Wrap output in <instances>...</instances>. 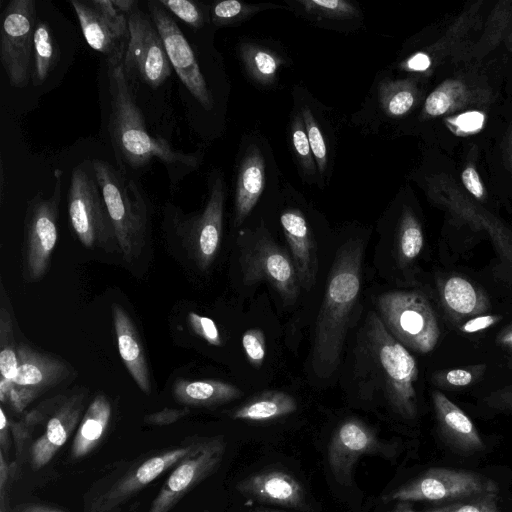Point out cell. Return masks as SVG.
I'll use <instances>...</instances> for the list:
<instances>
[{
	"mask_svg": "<svg viewBox=\"0 0 512 512\" xmlns=\"http://www.w3.org/2000/svg\"><path fill=\"white\" fill-rule=\"evenodd\" d=\"M364 244L346 241L338 250L316 320L312 368L319 378H328L338 367L351 311L361 286Z\"/></svg>",
	"mask_w": 512,
	"mask_h": 512,
	"instance_id": "obj_1",
	"label": "cell"
},
{
	"mask_svg": "<svg viewBox=\"0 0 512 512\" xmlns=\"http://www.w3.org/2000/svg\"><path fill=\"white\" fill-rule=\"evenodd\" d=\"M110 95L109 131L120 159L133 169L158 159L166 165L195 169L199 158L174 150L168 141L153 137L147 130L144 116L137 106L124 71L123 60L107 61Z\"/></svg>",
	"mask_w": 512,
	"mask_h": 512,
	"instance_id": "obj_2",
	"label": "cell"
},
{
	"mask_svg": "<svg viewBox=\"0 0 512 512\" xmlns=\"http://www.w3.org/2000/svg\"><path fill=\"white\" fill-rule=\"evenodd\" d=\"M91 164L118 247L127 261L137 259L147 233L145 197L132 180L108 162L95 159Z\"/></svg>",
	"mask_w": 512,
	"mask_h": 512,
	"instance_id": "obj_3",
	"label": "cell"
},
{
	"mask_svg": "<svg viewBox=\"0 0 512 512\" xmlns=\"http://www.w3.org/2000/svg\"><path fill=\"white\" fill-rule=\"evenodd\" d=\"M367 337L383 373L385 393L391 407L402 418L414 419L417 416L415 383L418 378L414 358L375 312L368 315Z\"/></svg>",
	"mask_w": 512,
	"mask_h": 512,
	"instance_id": "obj_4",
	"label": "cell"
},
{
	"mask_svg": "<svg viewBox=\"0 0 512 512\" xmlns=\"http://www.w3.org/2000/svg\"><path fill=\"white\" fill-rule=\"evenodd\" d=\"M239 264L242 281L253 285L270 284L285 303H293L299 294V280L290 255L264 228L241 236Z\"/></svg>",
	"mask_w": 512,
	"mask_h": 512,
	"instance_id": "obj_5",
	"label": "cell"
},
{
	"mask_svg": "<svg viewBox=\"0 0 512 512\" xmlns=\"http://www.w3.org/2000/svg\"><path fill=\"white\" fill-rule=\"evenodd\" d=\"M381 320L405 347L420 353L433 350L440 336L435 313L427 299L415 291H393L377 300Z\"/></svg>",
	"mask_w": 512,
	"mask_h": 512,
	"instance_id": "obj_6",
	"label": "cell"
},
{
	"mask_svg": "<svg viewBox=\"0 0 512 512\" xmlns=\"http://www.w3.org/2000/svg\"><path fill=\"white\" fill-rule=\"evenodd\" d=\"M498 491L494 480L474 471L434 467L385 494L382 500L386 503L424 501L447 504Z\"/></svg>",
	"mask_w": 512,
	"mask_h": 512,
	"instance_id": "obj_7",
	"label": "cell"
},
{
	"mask_svg": "<svg viewBox=\"0 0 512 512\" xmlns=\"http://www.w3.org/2000/svg\"><path fill=\"white\" fill-rule=\"evenodd\" d=\"M54 176L52 195L45 199L37 193L28 203L23 245V276L28 282H36L44 277L58 239L62 171L56 169Z\"/></svg>",
	"mask_w": 512,
	"mask_h": 512,
	"instance_id": "obj_8",
	"label": "cell"
},
{
	"mask_svg": "<svg viewBox=\"0 0 512 512\" xmlns=\"http://www.w3.org/2000/svg\"><path fill=\"white\" fill-rule=\"evenodd\" d=\"M67 200L69 221L78 240L87 248L108 249L116 241L114 229L95 177L82 166L72 173Z\"/></svg>",
	"mask_w": 512,
	"mask_h": 512,
	"instance_id": "obj_9",
	"label": "cell"
},
{
	"mask_svg": "<svg viewBox=\"0 0 512 512\" xmlns=\"http://www.w3.org/2000/svg\"><path fill=\"white\" fill-rule=\"evenodd\" d=\"M34 0H12L2 13L0 61L11 86L24 88L31 80L36 25Z\"/></svg>",
	"mask_w": 512,
	"mask_h": 512,
	"instance_id": "obj_10",
	"label": "cell"
},
{
	"mask_svg": "<svg viewBox=\"0 0 512 512\" xmlns=\"http://www.w3.org/2000/svg\"><path fill=\"white\" fill-rule=\"evenodd\" d=\"M129 38L123 59L126 76L134 75L158 87L171 75L172 65L150 15L138 7L128 16Z\"/></svg>",
	"mask_w": 512,
	"mask_h": 512,
	"instance_id": "obj_11",
	"label": "cell"
},
{
	"mask_svg": "<svg viewBox=\"0 0 512 512\" xmlns=\"http://www.w3.org/2000/svg\"><path fill=\"white\" fill-rule=\"evenodd\" d=\"M225 450L223 436L202 438L197 449L175 466L147 512H170L189 491L218 469Z\"/></svg>",
	"mask_w": 512,
	"mask_h": 512,
	"instance_id": "obj_12",
	"label": "cell"
},
{
	"mask_svg": "<svg viewBox=\"0 0 512 512\" xmlns=\"http://www.w3.org/2000/svg\"><path fill=\"white\" fill-rule=\"evenodd\" d=\"M396 445L382 441L376 432L357 418L344 420L334 431L328 446V463L336 481L351 485L353 468L361 456L392 457Z\"/></svg>",
	"mask_w": 512,
	"mask_h": 512,
	"instance_id": "obj_13",
	"label": "cell"
},
{
	"mask_svg": "<svg viewBox=\"0 0 512 512\" xmlns=\"http://www.w3.org/2000/svg\"><path fill=\"white\" fill-rule=\"evenodd\" d=\"M147 6L169 61L179 79L205 110H211L213 108L211 93L193 50L179 26L159 1H148Z\"/></svg>",
	"mask_w": 512,
	"mask_h": 512,
	"instance_id": "obj_14",
	"label": "cell"
},
{
	"mask_svg": "<svg viewBox=\"0 0 512 512\" xmlns=\"http://www.w3.org/2000/svg\"><path fill=\"white\" fill-rule=\"evenodd\" d=\"M201 441L202 438H193L182 446L162 451L133 466L95 499L87 512H118L131 497L195 451Z\"/></svg>",
	"mask_w": 512,
	"mask_h": 512,
	"instance_id": "obj_15",
	"label": "cell"
},
{
	"mask_svg": "<svg viewBox=\"0 0 512 512\" xmlns=\"http://www.w3.org/2000/svg\"><path fill=\"white\" fill-rule=\"evenodd\" d=\"M224 199L223 179L217 176L211 184L203 211L186 219L179 227L184 247L197 267L203 271L211 266L220 248Z\"/></svg>",
	"mask_w": 512,
	"mask_h": 512,
	"instance_id": "obj_16",
	"label": "cell"
},
{
	"mask_svg": "<svg viewBox=\"0 0 512 512\" xmlns=\"http://www.w3.org/2000/svg\"><path fill=\"white\" fill-rule=\"evenodd\" d=\"M236 490L255 501L298 510H307L302 484L290 473L269 469L251 474L236 485Z\"/></svg>",
	"mask_w": 512,
	"mask_h": 512,
	"instance_id": "obj_17",
	"label": "cell"
},
{
	"mask_svg": "<svg viewBox=\"0 0 512 512\" xmlns=\"http://www.w3.org/2000/svg\"><path fill=\"white\" fill-rule=\"evenodd\" d=\"M280 223L300 287L309 291L316 282L318 272L317 244L312 231L303 213L298 209L283 211Z\"/></svg>",
	"mask_w": 512,
	"mask_h": 512,
	"instance_id": "obj_18",
	"label": "cell"
},
{
	"mask_svg": "<svg viewBox=\"0 0 512 512\" xmlns=\"http://www.w3.org/2000/svg\"><path fill=\"white\" fill-rule=\"evenodd\" d=\"M83 402L82 394L72 395L55 410L44 433L30 447V465L34 470L47 465L67 442L80 421Z\"/></svg>",
	"mask_w": 512,
	"mask_h": 512,
	"instance_id": "obj_19",
	"label": "cell"
},
{
	"mask_svg": "<svg viewBox=\"0 0 512 512\" xmlns=\"http://www.w3.org/2000/svg\"><path fill=\"white\" fill-rule=\"evenodd\" d=\"M438 431L455 452L470 455L485 449L483 440L470 418L442 392L432 393Z\"/></svg>",
	"mask_w": 512,
	"mask_h": 512,
	"instance_id": "obj_20",
	"label": "cell"
},
{
	"mask_svg": "<svg viewBox=\"0 0 512 512\" xmlns=\"http://www.w3.org/2000/svg\"><path fill=\"white\" fill-rule=\"evenodd\" d=\"M18 370L14 383L40 389L54 386L70 375V368L61 359L34 350L25 344L17 346Z\"/></svg>",
	"mask_w": 512,
	"mask_h": 512,
	"instance_id": "obj_21",
	"label": "cell"
},
{
	"mask_svg": "<svg viewBox=\"0 0 512 512\" xmlns=\"http://www.w3.org/2000/svg\"><path fill=\"white\" fill-rule=\"evenodd\" d=\"M87 44L106 56L107 61L123 60L128 39L120 36L88 0L70 1ZM127 48V47H126Z\"/></svg>",
	"mask_w": 512,
	"mask_h": 512,
	"instance_id": "obj_22",
	"label": "cell"
},
{
	"mask_svg": "<svg viewBox=\"0 0 512 512\" xmlns=\"http://www.w3.org/2000/svg\"><path fill=\"white\" fill-rule=\"evenodd\" d=\"M113 323L119 354L126 369L141 391L150 394V374L141 339L131 318L118 304L113 305Z\"/></svg>",
	"mask_w": 512,
	"mask_h": 512,
	"instance_id": "obj_23",
	"label": "cell"
},
{
	"mask_svg": "<svg viewBox=\"0 0 512 512\" xmlns=\"http://www.w3.org/2000/svg\"><path fill=\"white\" fill-rule=\"evenodd\" d=\"M265 185V163L261 151L250 146L243 157L237 178L234 226H240L259 200Z\"/></svg>",
	"mask_w": 512,
	"mask_h": 512,
	"instance_id": "obj_24",
	"label": "cell"
},
{
	"mask_svg": "<svg viewBox=\"0 0 512 512\" xmlns=\"http://www.w3.org/2000/svg\"><path fill=\"white\" fill-rule=\"evenodd\" d=\"M111 404L105 394H98L84 413L71 446L72 460L81 459L100 443L110 423Z\"/></svg>",
	"mask_w": 512,
	"mask_h": 512,
	"instance_id": "obj_25",
	"label": "cell"
},
{
	"mask_svg": "<svg viewBox=\"0 0 512 512\" xmlns=\"http://www.w3.org/2000/svg\"><path fill=\"white\" fill-rule=\"evenodd\" d=\"M175 400L185 406L211 407L239 398L241 390L219 380L179 379L173 384Z\"/></svg>",
	"mask_w": 512,
	"mask_h": 512,
	"instance_id": "obj_26",
	"label": "cell"
},
{
	"mask_svg": "<svg viewBox=\"0 0 512 512\" xmlns=\"http://www.w3.org/2000/svg\"><path fill=\"white\" fill-rule=\"evenodd\" d=\"M297 402L293 396L281 391H265L249 399L231 415L233 419L266 422L295 412Z\"/></svg>",
	"mask_w": 512,
	"mask_h": 512,
	"instance_id": "obj_27",
	"label": "cell"
},
{
	"mask_svg": "<svg viewBox=\"0 0 512 512\" xmlns=\"http://www.w3.org/2000/svg\"><path fill=\"white\" fill-rule=\"evenodd\" d=\"M441 296L446 308L459 317L480 314L488 306L484 294L460 276H452L443 283Z\"/></svg>",
	"mask_w": 512,
	"mask_h": 512,
	"instance_id": "obj_28",
	"label": "cell"
},
{
	"mask_svg": "<svg viewBox=\"0 0 512 512\" xmlns=\"http://www.w3.org/2000/svg\"><path fill=\"white\" fill-rule=\"evenodd\" d=\"M59 47L50 25L37 19L33 39L31 81L34 86L42 85L59 61Z\"/></svg>",
	"mask_w": 512,
	"mask_h": 512,
	"instance_id": "obj_29",
	"label": "cell"
},
{
	"mask_svg": "<svg viewBox=\"0 0 512 512\" xmlns=\"http://www.w3.org/2000/svg\"><path fill=\"white\" fill-rule=\"evenodd\" d=\"M240 56L250 77L262 85L275 82L284 60L276 52L260 45L242 43Z\"/></svg>",
	"mask_w": 512,
	"mask_h": 512,
	"instance_id": "obj_30",
	"label": "cell"
},
{
	"mask_svg": "<svg viewBox=\"0 0 512 512\" xmlns=\"http://www.w3.org/2000/svg\"><path fill=\"white\" fill-rule=\"evenodd\" d=\"M423 233L420 224L409 211H404L397 233V257L401 266L411 263L421 252Z\"/></svg>",
	"mask_w": 512,
	"mask_h": 512,
	"instance_id": "obj_31",
	"label": "cell"
},
{
	"mask_svg": "<svg viewBox=\"0 0 512 512\" xmlns=\"http://www.w3.org/2000/svg\"><path fill=\"white\" fill-rule=\"evenodd\" d=\"M378 99L382 110L391 117L408 112L415 96L409 83L403 81H382L378 87Z\"/></svg>",
	"mask_w": 512,
	"mask_h": 512,
	"instance_id": "obj_32",
	"label": "cell"
},
{
	"mask_svg": "<svg viewBox=\"0 0 512 512\" xmlns=\"http://www.w3.org/2000/svg\"><path fill=\"white\" fill-rule=\"evenodd\" d=\"M0 349L1 378L14 381L18 370L17 346L11 315L3 306L0 310Z\"/></svg>",
	"mask_w": 512,
	"mask_h": 512,
	"instance_id": "obj_33",
	"label": "cell"
},
{
	"mask_svg": "<svg viewBox=\"0 0 512 512\" xmlns=\"http://www.w3.org/2000/svg\"><path fill=\"white\" fill-rule=\"evenodd\" d=\"M393 512H501V510L498 505V493H490L466 500L451 502L424 511L414 510L408 502H397Z\"/></svg>",
	"mask_w": 512,
	"mask_h": 512,
	"instance_id": "obj_34",
	"label": "cell"
},
{
	"mask_svg": "<svg viewBox=\"0 0 512 512\" xmlns=\"http://www.w3.org/2000/svg\"><path fill=\"white\" fill-rule=\"evenodd\" d=\"M261 9L260 5H248L236 0L221 1L211 9L212 22L217 26L237 24Z\"/></svg>",
	"mask_w": 512,
	"mask_h": 512,
	"instance_id": "obj_35",
	"label": "cell"
},
{
	"mask_svg": "<svg viewBox=\"0 0 512 512\" xmlns=\"http://www.w3.org/2000/svg\"><path fill=\"white\" fill-rule=\"evenodd\" d=\"M304 10L315 16L327 19L343 20L356 17V7L344 0H299Z\"/></svg>",
	"mask_w": 512,
	"mask_h": 512,
	"instance_id": "obj_36",
	"label": "cell"
},
{
	"mask_svg": "<svg viewBox=\"0 0 512 512\" xmlns=\"http://www.w3.org/2000/svg\"><path fill=\"white\" fill-rule=\"evenodd\" d=\"M292 143L300 165L308 175L316 171V163L308 141L302 115L298 114L291 126Z\"/></svg>",
	"mask_w": 512,
	"mask_h": 512,
	"instance_id": "obj_37",
	"label": "cell"
},
{
	"mask_svg": "<svg viewBox=\"0 0 512 512\" xmlns=\"http://www.w3.org/2000/svg\"><path fill=\"white\" fill-rule=\"evenodd\" d=\"M301 115L305 124L314 160L319 172L323 174L327 166V147L323 134L309 107L304 106L302 108Z\"/></svg>",
	"mask_w": 512,
	"mask_h": 512,
	"instance_id": "obj_38",
	"label": "cell"
},
{
	"mask_svg": "<svg viewBox=\"0 0 512 512\" xmlns=\"http://www.w3.org/2000/svg\"><path fill=\"white\" fill-rule=\"evenodd\" d=\"M484 370L485 365H474L440 371L433 375L432 382L442 388L465 387L476 381Z\"/></svg>",
	"mask_w": 512,
	"mask_h": 512,
	"instance_id": "obj_39",
	"label": "cell"
},
{
	"mask_svg": "<svg viewBox=\"0 0 512 512\" xmlns=\"http://www.w3.org/2000/svg\"><path fill=\"white\" fill-rule=\"evenodd\" d=\"M168 11L193 28L199 29L204 25V16L199 6L188 0H159Z\"/></svg>",
	"mask_w": 512,
	"mask_h": 512,
	"instance_id": "obj_40",
	"label": "cell"
},
{
	"mask_svg": "<svg viewBox=\"0 0 512 512\" xmlns=\"http://www.w3.org/2000/svg\"><path fill=\"white\" fill-rule=\"evenodd\" d=\"M242 345L249 363L260 368L266 355L263 331L257 328L248 329L242 336Z\"/></svg>",
	"mask_w": 512,
	"mask_h": 512,
	"instance_id": "obj_41",
	"label": "cell"
},
{
	"mask_svg": "<svg viewBox=\"0 0 512 512\" xmlns=\"http://www.w3.org/2000/svg\"><path fill=\"white\" fill-rule=\"evenodd\" d=\"M88 2L120 36L129 38L128 17L113 5L112 0H88Z\"/></svg>",
	"mask_w": 512,
	"mask_h": 512,
	"instance_id": "obj_42",
	"label": "cell"
},
{
	"mask_svg": "<svg viewBox=\"0 0 512 512\" xmlns=\"http://www.w3.org/2000/svg\"><path fill=\"white\" fill-rule=\"evenodd\" d=\"M188 321L195 334L214 346L222 344V338L215 322L195 312H189Z\"/></svg>",
	"mask_w": 512,
	"mask_h": 512,
	"instance_id": "obj_43",
	"label": "cell"
},
{
	"mask_svg": "<svg viewBox=\"0 0 512 512\" xmlns=\"http://www.w3.org/2000/svg\"><path fill=\"white\" fill-rule=\"evenodd\" d=\"M40 420V414L33 411L26 415L25 419L20 422L10 421V431L17 449L20 453L23 449L25 442L29 439L31 431Z\"/></svg>",
	"mask_w": 512,
	"mask_h": 512,
	"instance_id": "obj_44",
	"label": "cell"
},
{
	"mask_svg": "<svg viewBox=\"0 0 512 512\" xmlns=\"http://www.w3.org/2000/svg\"><path fill=\"white\" fill-rule=\"evenodd\" d=\"M38 392L35 389L18 386L14 383L1 402L7 401L15 411L21 412L37 396Z\"/></svg>",
	"mask_w": 512,
	"mask_h": 512,
	"instance_id": "obj_45",
	"label": "cell"
},
{
	"mask_svg": "<svg viewBox=\"0 0 512 512\" xmlns=\"http://www.w3.org/2000/svg\"><path fill=\"white\" fill-rule=\"evenodd\" d=\"M189 412L190 410L188 407L181 409L164 408L161 411L146 415L144 417V422L155 426L169 425L187 416Z\"/></svg>",
	"mask_w": 512,
	"mask_h": 512,
	"instance_id": "obj_46",
	"label": "cell"
},
{
	"mask_svg": "<svg viewBox=\"0 0 512 512\" xmlns=\"http://www.w3.org/2000/svg\"><path fill=\"white\" fill-rule=\"evenodd\" d=\"M451 104L450 97L443 90L432 92L425 102V110L429 115L437 116L445 113Z\"/></svg>",
	"mask_w": 512,
	"mask_h": 512,
	"instance_id": "obj_47",
	"label": "cell"
},
{
	"mask_svg": "<svg viewBox=\"0 0 512 512\" xmlns=\"http://www.w3.org/2000/svg\"><path fill=\"white\" fill-rule=\"evenodd\" d=\"M15 472L16 464L8 463L4 457V452L0 449V512L7 511L4 501L5 489Z\"/></svg>",
	"mask_w": 512,
	"mask_h": 512,
	"instance_id": "obj_48",
	"label": "cell"
},
{
	"mask_svg": "<svg viewBox=\"0 0 512 512\" xmlns=\"http://www.w3.org/2000/svg\"><path fill=\"white\" fill-rule=\"evenodd\" d=\"M487 402L495 409L507 411L512 414V383L492 393L487 399Z\"/></svg>",
	"mask_w": 512,
	"mask_h": 512,
	"instance_id": "obj_49",
	"label": "cell"
},
{
	"mask_svg": "<svg viewBox=\"0 0 512 512\" xmlns=\"http://www.w3.org/2000/svg\"><path fill=\"white\" fill-rule=\"evenodd\" d=\"M501 319L499 315H482L468 320L460 329L464 333H475L493 326Z\"/></svg>",
	"mask_w": 512,
	"mask_h": 512,
	"instance_id": "obj_50",
	"label": "cell"
},
{
	"mask_svg": "<svg viewBox=\"0 0 512 512\" xmlns=\"http://www.w3.org/2000/svg\"><path fill=\"white\" fill-rule=\"evenodd\" d=\"M484 117L481 113L473 111L467 112L465 114L460 115L456 119V124L463 131H475L482 126Z\"/></svg>",
	"mask_w": 512,
	"mask_h": 512,
	"instance_id": "obj_51",
	"label": "cell"
},
{
	"mask_svg": "<svg viewBox=\"0 0 512 512\" xmlns=\"http://www.w3.org/2000/svg\"><path fill=\"white\" fill-rule=\"evenodd\" d=\"M462 180L466 188L477 198L483 196V187L479 175L473 167H468L462 173Z\"/></svg>",
	"mask_w": 512,
	"mask_h": 512,
	"instance_id": "obj_52",
	"label": "cell"
},
{
	"mask_svg": "<svg viewBox=\"0 0 512 512\" xmlns=\"http://www.w3.org/2000/svg\"><path fill=\"white\" fill-rule=\"evenodd\" d=\"M10 421L6 417L3 407L0 408V448L8 453L10 447Z\"/></svg>",
	"mask_w": 512,
	"mask_h": 512,
	"instance_id": "obj_53",
	"label": "cell"
},
{
	"mask_svg": "<svg viewBox=\"0 0 512 512\" xmlns=\"http://www.w3.org/2000/svg\"><path fill=\"white\" fill-rule=\"evenodd\" d=\"M430 66V59L424 53H417L406 62V67L413 71H424Z\"/></svg>",
	"mask_w": 512,
	"mask_h": 512,
	"instance_id": "obj_54",
	"label": "cell"
},
{
	"mask_svg": "<svg viewBox=\"0 0 512 512\" xmlns=\"http://www.w3.org/2000/svg\"><path fill=\"white\" fill-rule=\"evenodd\" d=\"M6 512H65L61 509L42 504H29L7 509Z\"/></svg>",
	"mask_w": 512,
	"mask_h": 512,
	"instance_id": "obj_55",
	"label": "cell"
},
{
	"mask_svg": "<svg viewBox=\"0 0 512 512\" xmlns=\"http://www.w3.org/2000/svg\"><path fill=\"white\" fill-rule=\"evenodd\" d=\"M497 342L512 352V324L505 328L497 337Z\"/></svg>",
	"mask_w": 512,
	"mask_h": 512,
	"instance_id": "obj_56",
	"label": "cell"
},
{
	"mask_svg": "<svg viewBox=\"0 0 512 512\" xmlns=\"http://www.w3.org/2000/svg\"><path fill=\"white\" fill-rule=\"evenodd\" d=\"M112 3L121 13L127 15L137 8L138 4L135 0H112Z\"/></svg>",
	"mask_w": 512,
	"mask_h": 512,
	"instance_id": "obj_57",
	"label": "cell"
},
{
	"mask_svg": "<svg viewBox=\"0 0 512 512\" xmlns=\"http://www.w3.org/2000/svg\"><path fill=\"white\" fill-rule=\"evenodd\" d=\"M266 512H278V511H266Z\"/></svg>",
	"mask_w": 512,
	"mask_h": 512,
	"instance_id": "obj_58",
	"label": "cell"
}]
</instances>
